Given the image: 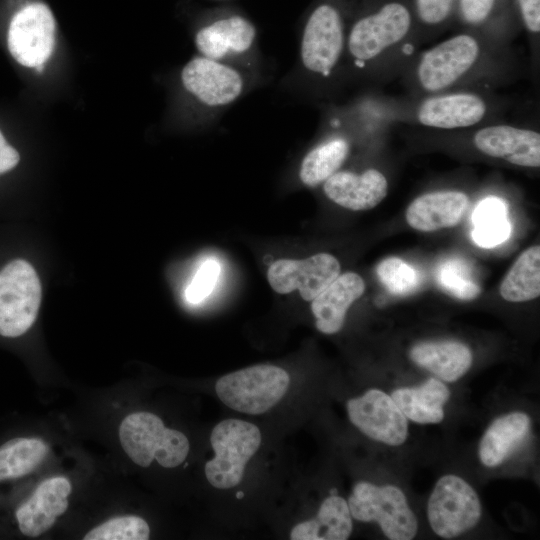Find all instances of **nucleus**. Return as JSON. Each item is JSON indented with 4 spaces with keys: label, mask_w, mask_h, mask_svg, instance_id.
Returning <instances> with one entry per match:
<instances>
[{
    "label": "nucleus",
    "mask_w": 540,
    "mask_h": 540,
    "mask_svg": "<svg viewBox=\"0 0 540 540\" xmlns=\"http://www.w3.org/2000/svg\"><path fill=\"white\" fill-rule=\"evenodd\" d=\"M290 383L281 367L259 364L220 377L215 384L219 399L232 410L259 415L273 408Z\"/></svg>",
    "instance_id": "nucleus-4"
},
{
    "label": "nucleus",
    "mask_w": 540,
    "mask_h": 540,
    "mask_svg": "<svg viewBox=\"0 0 540 540\" xmlns=\"http://www.w3.org/2000/svg\"><path fill=\"white\" fill-rule=\"evenodd\" d=\"M220 274V265L214 259L204 261L185 290L186 299L193 304L205 300L213 291Z\"/></svg>",
    "instance_id": "nucleus-34"
},
{
    "label": "nucleus",
    "mask_w": 540,
    "mask_h": 540,
    "mask_svg": "<svg viewBox=\"0 0 540 540\" xmlns=\"http://www.w3.org/2000/svg\"><path fill=\"white\" fill-rule=\"evenodd\" d=\"M406 418L419 424H436L444 419V404L449 400L448 387L436 378L416 387H403L391 394Z\"/></svg>",
    "instance_id": "nucleus-23"
},
{
    "label": "nucleus",
    "mask_w": 540,
    "mask_h": 540,
    "mask_svg": "<svg viewBox=\"0 0 540 540\" xmlns=\"http://www.w3.org/2000/svg\"><path fill=\"white\" fill-rule=\"evenodd\" d=\"M507 205L501 198L489 196L475 207L471 220V238L482 248H493L505 242L511 234Z\"/></svg>",
    "instance_id": "nucleus-25"
},
{
    "label": "nucleus",
    "mask_w": 540,
    "mask_h": 540,
    "mask_svg": "<svg viewBox=\"0 0 540 540\" xmlns=\"http://www.w3.org/2000/svg\"><path fill=\"white\" fill-rule=\"evenodd\" d=\"M500 3L501 0H457L455 12L465 26L486 29L496 18Z\"/></svg>",
    "instance_id": "nucleus-33"
},
{
    "label": "nucleus",
    "mask_w": 540,
    "mask_h": 540,
    "mask_svg": "<svg viewBox=\"0 0 540 540\" xmlns=\"http://www.w3.org/2000/svg\"><path fill=\"white\" fill-rule=\"evenodd\" d=\"M181 79L191 94L209 106L231 103L243 88L237 71L205 56L190 60L182 70Z\"/></svg>",
    "instance_id": "nucleus-16"
},
{
    "label": "nucleus",
    "mask_w": 540,
    "mask_h": 540,
    "mask_svg": "<svg viewBox=\"0 0 540 540\" xmlns=\"http://www.w3.org/2000/svg\"><path fill=\"white\" fill-rule=\"evenodd\" d=\"M352 516L348 503L338 495L327 497L316 517L296 524L290 532L292 540H346L352 532Z\"/></svg>",
    "instance_id": "nucleus-24"
},
{
    "label": "nucleus",
    "mask_w": 540,
    "mask_h": 540,
    "mask_svg": "<svg viewBox=\"0 0 540 540\" xmlns=\"http://www.w3.org/2000/svg\"><path fill=\"white\" fill-rule=\"evenodd\" d=\"M439 286L448 294L460 300L475 299L481 292L472 279L468 264L458 258H451L439 264L436 271Z\"/></svg>",
    "instance_id": "nucleus-29"
},
{
    "label": "nucleus",
    "mask_w": 540,
    "mask_h": 540,
    "mask_svg": "<svg viewBox=\"0 0 540 540\" xmlns=\"http://www.w3.org/2000/svg\"><path fill=\"white\" fill-rule=\"evenodd\" d=\"M457 0H412L416 24L428 31L442 28L455 13Z\"/></svg>",
    "instance_id": "nucleus-32"
},
{
    "label": "nucleus",
    "mask_w": 540,
    "mask_h": 540,
    "mask_svg": "<svg viewBox=\"0 0 540 540\" xmlns=\"http://www.w3.org/2000/svg\"><path fill=\"white\" fill-rule=\"evenodd\" d=\"M491 47L484 38L463 32L425 51L412 70V81L420 93L435 95L462 85L483 72Z\"/></svg>",
    "instance_id": "nucleus-1"
},
{
    "label": "nucleus",
    "mask_w": 540,
    "mask_h": 540,
    "mask_svg": "<svg viewBox=\"0 0 540 540\" xmlns=\"http://www.w3.org/2000/svg\"><path fill=\"white\" fill-rule=\"evenodd\" d=\"M42 299L39 276L30 262L14 258L0 267V336L18 338L34 324Z\"/></svg>",
    "instance_id": "nucleus-5"
},
{
    "label": "nucleus",
    "mask_w": 540,
    "mask_h": 540,
    "mask_svg": "<svg viewBox=\"0 0 540 540\" xmlns=\"http://www.w3.org/2000/svg\"><path fill=\"white\" fill-rule=\"evenodd\" d=\"M72 486L66 477L42 481L15 512L17 526L27 537H38L50 530L69 506Z\"/></svg>",
    "instance_id": "nucleus-15"
},
{
    "label": "nucleus",
    "mask_w": 540,
    "mask_h": 540,
    "mask_svg": "<svg viewBox=\"0 0 540 540\" xmlns=\"http://www.w3.org/2000/svg\"><path fill=\"white\" fill-rule=\"evenodd\" d=\"M502 298L524 302L540 295V247L532 246L522 252L500 285Z\"/></svg>",
    "instance_id": "nucleus-26"
},
{
    "label": "nucleus",
    "mask_w": 540,
    "mask_h": 540,
    "mask_svg": "<svg viewBox=\"0 0 540 540\" xmlns=\"http://www.w3.org/2000/svg\"><path fill=\"white\" fill-rule=\"evenodd\" d=\"M468 205L460 191H438L417 197L407 208V223L422 232L453 227L459 223Z\"/></svg>",
    "instance_id": "nucleus-19"
},
{
    "label": "nucleus",
    "mask_w": 540,
    "mask_h": 540,
    "mask_svg": "<svg viewBox=\"0 0 540 540\" xmlns=\"http://www.w3.org/2000/svg\"><path fill=\"white\" fill-rule=\"evenodd\" d=\"M351 423L369 438L390 446L403 444L408 436L407 418L392 397L370 389L347 402Z\"/></svg>",
    "instance_id": "nucleus-10"
},
{
    "label": "nucleus",
    "mask_w": 540,
    "mask_h": 540,
    "mask_svg": "<svg viewBox=\"0 0 540 540\" xmlns=\"http://www.w3.org/2000/svg\"><path fill=\"white\" fill-rule=\"evenodd\" d=\"M349 152L343 138H334L312 149L303 159L299 176L303 184L314 187L338 171Z\"/></svg>",
    "instance_id": "nucleus-28"
},
{
    "label": "nucleus",
    "mask_w": 540,
    "mask_h": 540,
    "mask_svg": "<svg viewBox=\"0 0 540 540\" xmlns=\"http://www.w3.org/2000/svg\"><path fill=\"white\" fill-rule=\"evenodd\" d=\"M118 435L126 455L141 467L150 466L154 460L165 468L177 467L185 461L190 449L184 433L166 427L159 416L146 411L126 416Z\"/></svg>",
    "instance_id": "nucleus-3"
},
{
    "label": "nucleus",
    "mask_w": 540,
    "mask_h": 540,
    "mask_svg": "<svg viewBox=\"0 0 540 540\" xmlns=\"http://www.w3.org/2000/svg\"><path fill=\"white\" fill-rule=\"evenodd\" d=\"M530 426V418L523 412L496 418L479 443L478 455L482 464L487 467L500 465L527 437Z\"/></svg>",
    "instance_id": "nucleus-20"
},
{
    "label": "nucleus",
    "mask_w": 540,
    "mask_h": 540,
    "mask_svg": "<svg viewBox=\"0 0 540 540\" xmlns=\"http://www.w3.org/2000/svg\"><path fill=\"white\" fill-rule=\"evenodd\" d=\"M364 290L365 283L358 274L339 275L312 300L316 328L324 334L337 333L344 325L347 310Z\"/></svg>",
    "instance_id": "nucleus-18"
},
{
    "label": "nucleus",
    "mask_w": 540,
    "mask_h": 540,
    "mask_svg": "<svg viewBox=\"0 0 540 540\" xmlns=\"http://www.w3.org/2000/svg\"><path fill=\"white\" fill-rule=\"evenodd\" d=\"M55 41V19L49 7L32 2L12 18L8 30V48L23 66L41 69L50 57Z\"/></svg>",
    "instance_id": "nucleus-9"
},
{
    "label": "nucleus",
    "mask_w": 540,
    "mask_h": 540,
    "mask_svg": "<svg viewBox=\"0 0 540 540\" xmlns=\"http://www.w3.org/2000/svg\"><path fill=\"white\" fill-rule=\"evenodd\" d=\"M521 22L527 33L538 39L540 32V0H515Z\"/></svg>",
    "instance_id": "nucleus-35"
},
{
    "label": "nucleus",
    "mask_w": 540,
    "mask_h": 540,
    "mask_svg": "<svg viewBox=\"0 0 540 540\" xmlns=\"http://www.w3.org/2000/svg\"><path fill=\"white\" fill-rule=\"evenodd\" d=\"M481 503L475 490L456 475L441 477L428 500L430 527L440 537L451 539L472 529L480 520Z\"/></svg>",
    "instance_id": "nucleus-8"
},
{
    "label": "nucleus",
    "mask_w": 540,
    "mask_h": 540,
    "mask_svg": "<svg viewBox=\"0 0 540 540\" xmlns=\"http://www.w3.org/2000/svg\"><path fill=\"white\" fill-rule=\"evenodd\" d=\"M416 22L410 5L388 0L359 18L348 36V50L361 66L395 57L408 46Z\"/></svg>",
    "instance_id": "nucleus-2"
},
{
    "label": "nucleus",
    "mask_w": 540,
    "mask_h": 540,
    "mask_svg": "<svg viewBox=\"0 0 540 540\" xmlns=\"http://www.w3.org/2000/svg\"><path fill=\"white\" fill-rule=\"evenodd\" d=\"M19 161L18 151L6 141L0 131V175L13 170Z\"/></svg>",
    "instance_id": "nucleus-36"
},
{
    "label": "nucleus",
    "mask_w": 540,
    "mask_h": 540,
    "mask_svg": "<svg viewBox=\"0 0 540 540\" xmlns=\"http://www.w3.org/2000/svg\"><path fill=\"white\" fill-rule=\"evenodd\" d=\"M340 274L338 260L328 253H318L302 260L279 259L273 262L267 278L280 294L297 289L306 301H312Z\"/></svg>",
    "instance_id": "nucleus-12"
},
{
    "label": "nucleus",
    "mask_w": 540,
    "mask_h": 540,
    "mask_svg": "<svg viewBox=\"0 0 540 540\" xmlns=\"http://www.w3.org/2000/svg\"><path fill=\"white\" fill-rule=\"evenodd\" d=\"M344 47L342 18L330 4L318 6L310 15L301 41V60L309 71L328 76Z\"/></svg>",
    "instance_id": "nucleus-11"
},
{
    "label": "nucleus",
    "mask_w": 540,
    "mask_h": 540,
    "mask_svg": "<svg viewBox=\"0 0 540 540\" xmlns=\"http://www.w3.org/2000/svg\"><path fill=\"white\" fill-rule=\"evenodd\" d=\"M255 38V28L246 19L232 16L202 28L195 37L198 50L207 58L219 59L248 50Z\"/></svg>",
    "instance_id": "nucleus-21"
},
{
    "label": "nucleus",
    "mask_w": 540,
    "mask_h": 540,
    "mask_svg": "<svg viewBox=\"0 0 540 540\" xmlns=\"http://www.w3.org/2000/svg\"><path fill=\"white\" fill-rule=\"evenodd\" d=\"M487 100L474 92H444L429 95L418 105L415 118L423 126L458 129L474 126L487 117Z\"/></svg>",
    "instance_id": "nucleus-13"
},
{
    "label": "nucleus",
    "mask_w": 540,
    "mask_h": 540,
    "mask_svg": "<svg viewBox=\"0 0 540 540\" xmlns=\"http://www.w3.org/2000/svg\"><path fill=\"white\" fill-rule=\"evenodd\" d=\"M376 273L386 290L396 296L415 292L422 281L419 271L398 257H389L381 261Z\"/></svg>",
    "instance_id": "nucleus-30"
},
{
    "label": "nucleus",
    "mask_w": 540,
    "mask_h": 540,
    "mask_svg": "<svg viewBox=\"0 0 540 540\" xmlns=\"http://www.w3.org/2000/svg\"><path fill=\"white\" fill-rule=\"evenodd\" d=\"M474 146L483 154L529 168L540 166L538 131L507 124L487 125L473 135Z\"/></svg>",
    "instance_id": "nucleus-14"
},
{
    "label": "nucleus",
    "mask_w": 540,
    "mask_h": 540,
    "mask_svg": "<svg viewBox=\"0 0 540 540\" xmlns=\"http://www.w3.org/2000/svg\"><path fill=\"white\" fill-rule=\"evenodd\" d=\"M47 453V444L39 438L9 440L0 446V482L28 475L42 463Z\"/></svg>",
    "instance_id": "nucleus-27"
},
{
    "label": "nucleus",
    "mask_w": 540,
    "mask_h": 540,
    "mask_svg": "<svg viewBox=\"0 0 540 540\" xmlns=\"http://www.w3.org/2000/svg\"><path fill=\"white\" fill-rule=\"evenodd\" d=\"M387 190V179L377 169H368L361 174L340 171L324 182L326 196L353 211L374 208L386 197Z\"/></svg>",
    "instance_id": "nucleus-17"
},
{
    "label": "nucleus",
    "mask_w": 540,
    "mask_h": 540,
    "mask_svg": "<svg viewBox=\"0 0 540 540\" xmlns=\"http://www.w3.org/2000/svg\"><path fill=\"white\" fill-rule=\"evenodd\" d=\"M150 537L148 523L137 515H121L89 530L85 540H147Z\"/></svg>",
    "instance_id": "nucleus-31"
},
{
    "label": "nucleus",
    "mask_w": 540,
    "mask_h": 540,
    "mask_svg": "<svg viewBox=\"0 0 540 540\" xmlns=\"http://www.w3.org/2000/svg\"><path fill=\"white\" fill-rule=\"evenodd\" d=\"M409 355L414 363L445 382L458 380L472 364L470 349L457 341L419 343Z\"/></svg>",
    "instance_id": "nucleus-22"
},
{
    "label": "nucleus",
    "mask_w": 540,
    "mask_h": 540,
    "mask_svg": "<svg viewBox=\"0 0 540 540\" xmlns=\"http://www.w3.org/2000/svg\"><path fill=\"white\" fill-rule=\"evenodd\" d=\"M214 457L205 464L208 482L218 489L237 486L244 475L245 466L261 444L259 428L240 419L219 422L210 436Z\"/></svg>",
    "instance_id": "nucleus-6"
},
{
    "label": "nucleus",
    "mask_w": 540,
    "mask_h": 540,
    "mask_svg": "<svg viewBox=\"0 0 540 540\" xmlns=\"http://www.w3.org/2000/svg\"><path fill=\"white\" fill-rule=\"evenodd\" d=\"M347 503L354 519L377 522L388 539L410 540L416 536L417 518L397 486L358 482Z\"/></svg>",
    "instance_id": "nucleus-7"
}]
</instances>
